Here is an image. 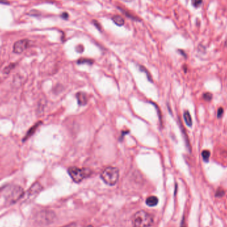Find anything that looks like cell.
<instances>
[{"label": "cell", "mask_w": 227, "mask_h": 227, "mask_svg": "<svg viewBox=\"0 0 227 227\" xmlns=\"http://www.w3.org/2000/svg\"><path fill=\"white\" fill-rule=\"evenodd\" d=\"M183 118H184V120L189 127H192L193 125V120H192V118L190 113H189V111H185L184 114H183Z\"/></svg>", "instance_id": "7c38bea8"}, {"label": "cell", "mask_w": 227, "mask_h": 227, "mask_svg": "<svg viewBox=\"0 0 227 227\" xmlns=\"http://www.w3.org/2000/svg\"><path fill=\"white\" fill-rule=\"evenodd\" d=\"M43 187L39 182H36L34 184H33L31 187L28 189L27 193L24 194V199L26 203L32 202L38 195L42 191Z\"/></svg>", "instance_id": "8992f818"}, {"label": "cell", "mask_w": 227, "mask_h": 227, "mask_svg": "<svg viewBox=\"0 0 227 227\" xmlns=\"http://www.w3.org/2000/svg\"><path fill=\"white\" fill-rule=\"evenodd\" d=\"M35 222L40 225L46 226L52 224L56 218V215L53 211L49 210H41L37 211L35 214Z\"/></svg>", "instance_id": "3957f363"}, {"label": "cell", "mask_w": 227, "mask_h": 227, "mask_svg": "<svg viewBox=\"0 0 227 227\" xmlns=\"http://www.w3.org/2000/svg\"><path fill=\"white\" fill-rule=\"evenodd\" d=\"M62 227H76V224L75 222H71L70 223V224L65 225Z\"/></svg>", "instance_id": "7402d4cb"}, {"label": "cell", "mask_w": 227, "mask_h": 227, "mask_svg": "<svg viewBox=\"0 0 227 227\" xmlns=\"http://www.w3.org/2000/svg\"><path fill=\"white\" fill-rule=\"evenodd\" d=\"M180 227H187V226H186V225H185V218H184L183 219H182L181 224V226Z\"/></svg>", "instance_id": "d4e9b609"}, {"label": "cell", "mask_w": 227, "mask_h": 227, "mask_svg": "<svg viewBox=\"0 0 227 227\" xmlns=\"http://www.w3.org/2000/svg\"><path fill=\"white\" fill-rule=\"evenodd\" d=\"M0 3H2V4L7 5V4H9V2L7 1V0H0Z\"/></svg>", "instance_id": "cb8c5ba5"}, {"label": "cell", "mask_w": 227, "mask_h": 227, "mask_svg": "<svg viewBox=\"0 0 227 227\" xmlns=\"http://www.w3.org/2000/svg\"><path fill=\"white\" fill-rule=\"evenodd\" d=\"M223 113H224V109H223L222 107H220V108H219L218 109V111H217V116L218 118H221L222 116Z\"/></svg>", "instance_id": "44dd1931"}, {"label": "cell", "mask_w": 227, "mask_h": 227, "mask_svg": "<svg viewBox=\"0 0 227 227\" xmlns=\"http://www.w3.org/2000/svg\"><path fill=\"white\" fill-rule=\"evenodd\" d=\"M133 227H150L154 223V217L147 211H137L132 219Z\"/></svg>", "instance_id": "7a4b0ae2"}, {"label": "cell", "mask_w": 227, "mask_h": 227, "mask_svg": "<svg viewBox=\"0 0 227 227\" xmlns=\"http://www.w3.org/2000/svg\"><path fill=\"white\" fill-rule=\"evenodd\" d=\"M159 202V199L155 196H150L148 197L146 200V203L147 206L153 207L157 205Z\"/></svg>", "instance_id": "30bf717a"}, {"label": "cell", "mask_w": 227, "mask_h": 227, "mask_svg": "<svg viewBox=\"0 0 227 227\" xmlns=\"http://www.w3.org/2000/svg\"><path fill=\"white\" fill-rule=\"evenodd\" d=\"M15 67V64H11L9 65H8L7 66V67L4 69V73L5 74H8L11 72V70H13Z\"/></svg>", "instance_id": "ffe728a7"}, {"label": "cell", "mask_w": 227, "mask_h": 227, "mask_svg": "<svg viewBox=\"0 0 227 227\" xmlns=\"http://www.w3.org/2000/svg\"><path fill=\"white\" fill-rule=\"evenodd\" d=\"M68 173L70 177L75 183H80L84 179L90 176L91 171L88 169L79 168L76 167H70L68 169Z\"/></svg>", "instance_id": "5b68a950"}, {"label": "cell", "mask_w": 227, "mask_h": 227, "mask_svg": "<svg viewBox=\"0 0 227 227\" xmlns=\"http://www.w3.org/2000/svg\"><path fill=\"white\" fill-rule=\"evenodd\" d=\"M112 20H113L114 23L115 24L118 26H122L125 23L124 19H123L121 16H114L112 18Z\"/></svg>", "instance_id": "4fadbf2b"}, {"label": "cell", "mask_w": 227, "mask_h": 227, "mask_svg": "<svg viewBox=\"0 0 227 227\" xmlns=\"http://www.w3.org/2000/svg\"><path fill=\"white\" fill-rule=\"evenodd\" d=\"M202 157H203V159L204 160V162H207L208 163L209 161V158H210V156H211V152L209 150H203L202 151Z\"/></svg>", "instance_id": "5bb4252c"}, {"label": "cell", "mask_w": 227, "mask_h": 227, "mask_svg": "<svg viewBox=\"0 0 227 227\" xmlns=\"http://www.w3.org/2000/svg\"><path fill=\"white\" fill-rule=\"evenodd\" d=\"M23 189L19 185L7 186L4 189V198L5 203L12 205L19 201L24 196Z\"/></svg>", "instance_id": "6da1fadb"}, {"label": "cell", "mask_w": 227, "mask_h": 227, "mask_svg": "<svg viewBox=\"0 0 227 227\" xmlns=\"http://www.w3.org/2000/svg\"><path fill=\"white\" fill-rule=\"evenodd\" d=\"M93 23H94L95 25H96V27H97V28H98L99 29H100V25H99V23H98V24H97V23H96V21H93Z\"/></svg>", "instance_id": "484cf974"}, {"label": "cell", "mask_w": 227, "mask_h": 227, "mask_svg": "<svg viewBox=\"0 0 227 227\" xmlns=\"http://www.w3.org/2000/svg\"><path fill=\"white\" fill-rule=\"evenodd\" d=\"M191 2H192V5L193 6L195 7H198L202 4L203 0H192Z\"/></svg>", "instance_id": "d6986e66"}, {"label": "cell", "mask_w": 227, "mask_h": 227, "mask_svg": "<svg viewBox=\"0 0 227 227\" xmlns=\"http://www.w3.org/2000/svg\"><path fill=\"white\" fill-rule=\"evenodd\" d=\"M29 44V41L28 39H21L17 41L13 44V50L15 53L21 54L27 49Z\"/></svg>", "instance_id": "52a82bcc"}, {"label": "cell", "mask_w": 227, "mask_h": 227, "mask_svg": "<svg viewBox=\"0 0 227 227\" xmlns=\"http://www.w3.org/2000/svg\"><path fill=\"white\" fill-rule=\"evenodd\" d=\"M225 191L223 190V189L219 188L218 190L217 191V192H216V194H215V196L217 197H222L225 195Z\"/></svg>", "instance_id": "ac0fdd59"}, {"label": "cell", "mask_w": 227, "mask_h": 227, "mask_svg": "<svg viewBox=\"0 0 227 227\" xmlns=\"http://www.w3.org/2000/svg\"><path fill=\"white\" fill-rule=\"evenodd\" d=\"M76 96L78 100V103H79V105L84 106L85 105H87L88 102V98L86 93L79 92V93H77Z\"/></svg>", "instance_id": "ba28073f"}, {"label": "cell", "mask_w": 227, "mask_h": 227, "mask_svg": "<svg viewBox=\"0 0 227 227\" xmlns=\"http://www.w3.org/2000/svg\"><path fill=\"white\" fill-rule=\"evenodd\" d=\"M179 125H180V127H181V129L182 133H183V138H184L185 141L186 146H187V150H189V152H191V146H190V142H189L188 136L187 134V132H186V131H185V129L183 128V125H182L181 121H179Z\"/></svg>", "instance_id": "9c48e42d"}, {"label": "cell", "mask_w": 227, "mask_h": 227, "mask_svg": "<svg viewBox=\"0 0 227 227\" xmlns=\"http://www.w3.org/2000/svg\"><path fill=\"white\" fill-rule=\"evenodd\" d=\"M119 9H121V11H122V12L123 13H124V14H125L126 16H127V17H129L130 19H132V20H135V21H136V20H138V19H137V18H136V17H134V16H133V15H132V14H131V13H129V12H126V11H125L124 9H123L120 8V7H119Z\"/></svg>", "instance_id": "2e32d148"}, {"label": "cell", "mask_w": 227, "mask_h": 227, "mask_svg": "<svg viewBox=\"0 0 227 227\" xmlns=\"http://www.w3.org/2000/svg\"><path fill=\"white\" fill-rule=\"evenodd\" d=\"M119 176H120L119 169L114 167H107L100 175L103 181L110 186H113L117 183Z\"/></svg>", "instance_id": "277c9868"}, {"label": "cell", "mask_w": 227, "mask_h": 227, "mask_svg": "<svg viewBox=\"0 0 227 227\" xmlns=\"http://www.w3.org/2000/svg\"><path fill=\"white\" fill-rule=\"evenodd\" d=\"M61 17L64 19V20H67L69 17V14L67 13H63L61 15Z\"/></svg>", "instance_id": "603a6c76"}, {"label": "cell", "mask_w": 227, "mask_h": 227, "mask_svg": "<svg viewBox=\"0 0 227 227\" xmlns=\"http://www.w3.org/2000/svg\"><path fill=\"white\" fill-rule=\"evenodd\" d=\"M40 124H41V122L37 123V124H35V125L33 126L32 128H31L30 129H29V131L27 132V133H26V135H25V137L23 138V141H25L26 140L28 139L29 137H31V136H33V133H34L35 132L37 129L38 128V127L40 126Z\"/></svg>", "instance_id": "8fae6325"}, {"label": "cell", "mask_w": 227, "mask_h": 227, "mask_svg": "<svg viewBox=\"0 0 227 227\" xmlns=\"http://www.w3.org/2000/svg\"><path fill=\"white\" fill-rule=\"evenodd\" d=\"M78 63L79 64H84V63H87L89 65H92L93 63V61L91 59H82L78 61Z\"/></svg>", "instance_id": "e0dca14e"}, {"label": "cell", "mask_w": 227, "mask_h": 227, "mask_svg": "<svg viewBox=\"0 0 227 227\" xmlns=\"http://www.w3.org/2000/svg\"><path fill=\"white\" fill-rule=\"evenodd\" d=\"M225 45L227 47V39L226 40V41H225Z\"/></svg>", "instance_id": "83f0119b"}, {"label": "cell", "mask_w": 227, "mask_h": 227, "mask_svg": "<svg viewBox=\"0 0 227 227\" xmlns=\"http://www.w3.org/2000/svg\"><path fill=\"white\" fill-rule=\"evenodd\" d=\"M203 98L204 100H206V101L209 102L212 100V98H213V94L210 92H205L203 94Z\"/></svg>", "instance_id": "9a60e30c"}, {"label": "cell", "mask_w": 227, "mask_h": 227, "mask_svg": "<svg viewBox=\"0 0 227 227\" xmlns=\"http://www.w3.org/2000/svg\"><path fill=\"white\" fill-rule=\"evenodd\" d=\"M84 227H93V226H92V225H88V226H84Z\"/></svg>", "instance_id": "4316f807"}]
</instances>
